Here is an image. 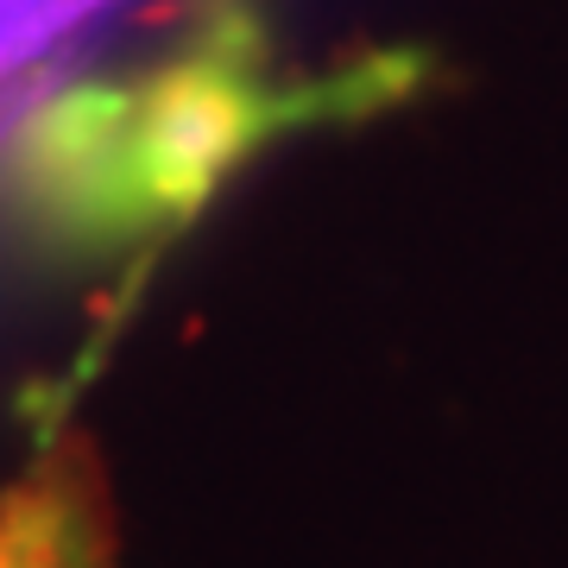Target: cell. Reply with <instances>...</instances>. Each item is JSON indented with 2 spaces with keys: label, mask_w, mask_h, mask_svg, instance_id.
<instances>
[{
  "label": "cell",
  "mask_w": 568,
  "mask_h": 568,
  "mask_svg": "<svg viewBox=\"0 0 568 568\" xmlns=\"http://www.w3.org/2000/svg\"><path fill=\"white\" fill-rule=\"evenodd\" d=\"M0 568H20V562H13V556H0Z\"/></svg>",
  "instance_id": "2"
},
{
  "label": "cell",
  "mask_w": 568,
  "mask_h": 568,
  "mask_svg": "<svg viewBox=\"0 0 568 568\" xmlns=\"http://www.w3.org/2000/svg\"><path fill=\"white\" fill-rule=\"evenodd\" d=\"M246 89L215 63H190L178 77L159 82V95L145 108V121L133 126L140 145V178L164 203H190L246 133Z\"/></svg>",
  "instance_id": "1"
}]
</instances>
